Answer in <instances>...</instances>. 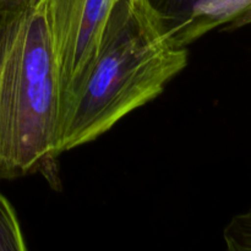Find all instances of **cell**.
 Returning <instances> with one entry per match:
<instances>
[{
	"label": "cell",
	"instance_id": "cell-3",
	"mask_svg": "<svg viewBox=\"0 0 251 251\" xmlns=\"http://www.w3.org/2000/svg\"><path fill=\"white\" fill-rule=\"evenodd\" d=\"M46 1L58 59L60 120L93 65L104 25L117 0Z\"/></svg>",
	"mask_w": 251,
	"mask_h": 251
},
{
	"label": "cell",
	"instance_id": "cell-4",
	"mask_svg": "<svg viewBox=\"0 0 251 251\" xmlns=\"http://www.w3.org/2000/svg\"><path fill=\"white\" fill-rule=\"evenodd\" d=\"M146 2L163 22L171 41L184 48L217 27L232 31L251 6V0H146Z\"/></svg>",
	"mask_w": 251,
	"mask_h": 251
},
{
	"label": "cell",
	"instance_id": "cell-7",
	"mask_svg": "<svg viewBox=\"0 0 251 251\" xmlns=\"http://www.w3.org/2000/svg\"><path fill=\"white\" fill-rule=\"evenodd\" d=\"M249 24H251V6L249 7V10H248V11L245 12V14L243 15L239 20H238L237 24H235L234 27H233V29H237V28H239V27L247 26V25H249Z\"/></svg>",
	"mask_w": 251,
	"mask_h": 251
},
{
	"label": "cell",
	"instance_id": "cell-6",
	"mask_svg": "<svg viewBox=\"0 0 251 251\" xmlns=\"http://www.w3.org/2000/svg\"><path fill=\"white\" fill-rule=\"evenodd\" d=\"M227 249L230 251H251V208L235 215L223 230Z\"/></svg>",
	"mask_w": 251,
	"mask_h": 251
},
{
	"label": "cell",
	"instance_id": "cell-1",
	"mask_svg": "<svg viewBox=\"0 0 251 251\" xmlns=\"http://www.w3.org/2000/svg\"><path fill=\"white\" fill-rule=\"evenodd\" d=\"M188 64L146 0H117L82 85L61 115L56 154L90 144L158 97Z\"/></svg>",
	"mask_w": 251,
	"mask_h": 251
},
{
	"label": "cell",
	"instance_id": "cell-8",
	"mask_svg": "<svg viewBox=\"0 0 251 251\" xmlns=\"http://www.w3.org/2000/svg\"><path fill=\"white\" fill-rule=\"evenodd\" d=\"M0 1H12V0H0Z\"/></svg>",
	"mask_w": 251,
	"mask_h": 251
},
{
	"label": "cell",
	"instance_id": "cell-2",
	"mask_svg": "<svg viewBox=\"0 0 251 251\" xmlns=\"http://www.w3.org/2000/svg\"><path fill=\"white\" fill-rule=\"evenodd\" d=\"M60 92L46 0L0 1V179L56 159Z\"/></svg>",
	"mask_w": 251,
	"mask_h": 251
},
{
	"label": "cell",
	"instance_id": "cell-5",
	"mask_svg": "<svg viewBox=\"0 0 251 251\" xmlns=\"http://www.w3.org/2000/svg\"><path fill=\"white\" fill-rule=\"evenodd\" d=\"M27 250L19 218L11 203L0 193V251Z\"/></svg>",
	"mask_w": 251,
	"mask_h": 251
}]
</instances>
